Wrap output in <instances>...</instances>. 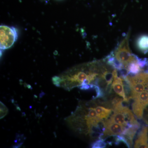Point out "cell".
<instances>
[{
  "label": "cell",
  "instance_id": "1",
  "mask_svg": "<svg viewBox=\"0 0 148 148\" xmlns=\"http://www.w3.org/2000/svg\"><path fill=\"white\" fill-rule=\"evenodd\" d=\"M106 68L103 60L93 61L69 69L59 76L53 77L52 82L56 86L68 90L86 85H97Z\"/></svg>",
  "mask_w": 148,
  "mask_h": 148
},
{
  "label": "cell",
  "instance_id": "2",
  "mask_svg": "<svg viewBox=\"0 0 148 148\" xmlns=\"http://www.w3.org/2000/svg\"><path fill=\"white\" fill-rule=\"evenodd\" d=\"M123 100H122L113 105L114 113L111 115L110 119L123 125L125 128L140 125L130 109L128 107L123 106Z\"/></svg>",
  "mask_w": 148,
  "mask_h": 148
},
{
  "label": "cell",
  "instance_id": "3",
  "mask_svg": "<svg viewBox=\"0 0 148 148\" xmlns=\"http://www.w3.org/2000/svg\"><path fill=\"white\" fill-rule=\"evenodd\" d=\"M130 35V31L129 30L124 38L118 45L114 51L110 53L116 60L123 65L125 70L130 63L137 61L138 57L133 54L130 50L129 45Z\"/></svg>",
  "mask_w": 148,
  "mask_h": 148
},
{
  "label": "cell",
  "instance_id": "4",
  "mask_svg": "<svg viewBox=\"0 0 148 148\" xmlns=\"http://www.w3.org/2000/svg\"><path fill=\"white\" fill-rule=\"evenodd\" d=\"M122 79L127 83L130 88V100H134L140 93L148 89V71L147 70L134 76L127 75Z\"/></svg>",
  "mask_w": 148,
  "mask_h": 148
},
{
  "label": "cell",
  "instance_id": "5",
  "mask_svg": "<svg viewBox=\"0 0 148 148\" xmlns=\"http://www.w3.org/2000/svg\"><path fill=\"white\" fill-rule=\"evenodd\" d=\"M1 49H7L13 45L17 40L18 34L13 27L2 25L0 27Z\"/></svg>",
  "mask_w": 148,
  "mask_h": 148
},
{
  "label": "cell",
  "instance_id": "6",
  "mask_svg": "<svg viewBox=\"0 0 148 148\" xmlns=\"http://www.w3.org/2000/svg\"><path fill=\"white\" fill-rule=\"evenodd\" d=\"M148 106V89L140 93L132 104L133 113L138 119L143 118L144 110Z\"/></svg>",
  "mask_w": 148,
  "mask_h": 148
},
{
  "label": "cell",
  "instance_id": "7",
  "mask_svg": "<svg viewBox=\"0 0 148 148\" xmlns=\"http://www.w3.org/2000/svg\"><path fill=\"white\" fill-rule=\"evenodd\" d=\"M105 122L106 128L101 138L103 140L110 136L121 135L125 129V127L123 125L112 121L110 119H106Z\"/></svg>",
  "mask_w": 148,
  "mask_h": 148
},
{
  "label": "cell",
  "instance_id": "8",
  "mask_svg": "<svg viewBox=\"0 0 148 148\" xmlns=\"http://www.w3.org/2000/svg\"><path fill=\"white\" fill-rule=\"evenodd\" d=\"M123 79L121 77L118 75V71L115 69L114 73V79L111 88H113L114 92L123 99V101L128 103L129 100L126 97L123 84Z\"/></svg>",
  "mask_w": 148,
  "mask_h": 148
},
{
  "label": "cell",
  "instance_id": "9",
  "mask_svg": "<svg viewBox=\"0 0 148 148\" xmlns=\"http://www.w3.org/2000/svg\"><path fill=\"white\" fill-rule=\"evenodd\" d=\"M148 127H143L135 141L134 147L148 148Z\"/></svg>",
  "mask_w": 148,
  "mask_h": 148
},
{
  "label": "cell",
  "instance_id": "10",
  "mask_svg": "<svg viewBox=\"0 0 148 148\" xmlns=\"http://www.w3.org/2000/svg\"><path fill=\"white\" fill-rule=\"evenodd\" d=\"M140 125H132L130 127L125 128L121 134L127 140L130 147H132L133 145V140L136 132L140 128Z\"/></svg>",
  "mask_w": 148,
  "mask_h": 148
},
{
  "label": "cell",
  "instance_id": "11",
  "mask_svg": "<svg viewBox=\"0 0 148 148\" xmlns=\"http://www.w3.org/2000/svg\"><path fill=\"white\" fill-rule=\"evenodd\" d=\"M137 47L139 50L143 53L148 52V36L147 35H142L138 39L137 41Z\"/></svg>",
  "mask_w": 148,
  "mask_h": 148
},
{
  "label": "cell",
  "instance_id": "12",
  "mask_svg": "<svg viewBox=\"0 0 148 148\" xmlns=\"http://www.w3.org/2000/svg\"><path fill=\"white\" fill-rule=\"evenodd\" d=\"M95 110L98 116L103 120L108 119L113 111V109L106 108L102 106H97L95 108Z\"/></svg>",
  "mask_w": 148,
  "mask_h": 148
},
{
  "label": "cell",
  "instance_id": "13",
  "mask_svg": "<svg viewBox=\"0 0 148 148\" xmlns=\"http://www.w3.org/2000/svg\"><path fill=\"white\" fill-rule=\"evenodd\" d=\"M138 58L137 61L135 62H132L127 66L126 71L128 73V75H136L140 73V72L144 71L140 67L138 63Z\"/></svg>",
  "mask_w": 148,
  "mask_h": 148
},
{
  "label": "cell",
  "instance_id": "14",
  "mask_svg": "<svg viewBox=\"0 0 148 148\" xmlns=\"http://www.w3.org/2000/svg\"><path fill=\"white\" fill-rule=\"evenodd\" d=\"M107 143L104 141L103 139L97 140L91 145V147L93 148H106L107 146Z\"/></svg>",
  "mask_w": 148,
  "mask_h": 148
},
{
  "label": "cell",
  "instance_id": "15",
  "mask_svg": "<svg viewBox=\"0 0 148 148\" xmlns=\"http://www.w3.org/2000/svg\"><path fill=\"white\" fill-rule=\"evenodd\" d=\"M8 113V109L1 102V119L6 115Z\"/></svg>",
  "mask_w": 148,
  "mask_h": 148
}]
</instances>
